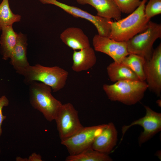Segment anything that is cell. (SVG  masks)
<instances>
[{"instance_id":"6da1fadb","label":"cell","mask_w":161,"mask_h":161,"mask_svg":"<svg viewBox=\"0 0 161 161\" xmlns=\"http://www.w3.org/2000/svg\"><path fill=\"white\" fill-rule=\"evenodd\" d=\"M147 1L142 0L137 8L126 18L117 21H109L111 31L109 37L117 41L126 42L145 30L150 20L145 13Z\"/></svg>"},{"instance_id":"7a4b0ae2","label":"cell","mask_w":161,"mask_h":161,"mask_svg":"<svg viewBox=\"0 0 161 161\" xmlns=\"http://www.w3.org/2000/svg\"><path fill=\"white\" fill-rule=\"evenodd\" d=\"M148 87L145 81L123 80L112 84H104L103 89L110 100L131 105L143 98Z\"/></svg>"},{"instance_id":"3957f363","label":"cell","mask_w":161,"mask_h":161,"mask_svg":"<svg viewBox=\"0 0 161 161\" xmlns=\"http://www.w3.org/2000/svg\"><path fill=\"white\" fill-rule=\"evenodd\" d=\"M29 84L31 106L41 113L48 121L54 120L62 104L52 96L51 87L40 82L33 81Z\"/></svg>"},{"instance_id":"277c9868","label":"cell","mask_w":161,"mask_h":161,"mask_svg":"<svg viewBox=\"0 0 161 161\" xmlns=\"http://www.w3.org/2000/svg\"><path fill=\"white\" fill-rule=\"evenodd\" d=\"M68 75L66 71L59 66L47 67L37 64L30 65L23 76L26 83L39 81L50 86L55 92L64 87Z\"/></svg>"},{"instance_id":"5b68a950","label":"cell","mask_w":161,"mask_h":161,"mask_svg":"<svg viewBox=\"0 0 161 161\" xmlns=\"http://www.w3.org/2000/svg\"><path fill=\"white\" fill-rule=\"evenodd\" d=\"M161 37V24L150 20L145 30L126 42L128 52L129 54L141 56L145 59H149L154 51V43Z\"/></svg>"},{"instance_id":"8992f818","label":"cell","mask_w":161,"mask_h":161,"mask_svg":"<svg viewBox=\"0 0 161 161\" xmlns=\"http://www.w3.org/2000/svg\"><path fill=\"white\" fill-rule=\"evenodd\" d=\"M54 120L61 141L73 136L84 127L79 120L78 111L69 103L62 104Z\"/></svg>"},{"instance_id":"52a82bcc","label":"cell","mask_w":161,"mask_h":161,"mask_svg":"<svg viewBox=\"0 0 161 161\" xmlns=\"http://www.w3.org/2000/svg\"><path fill=\"white\" fill-rule=\"evenodd\" d=\"M144 107L146 113L144 117L133 121L129 125H124L122 127V136L120 143L126 131L135 125L140 126L143 129L138 139V144L140 146L161 131V113L153 111L148 106H144Z\"/></svg>"},{"instance_id":"ba28073f","label":"cell","mask_w":161,"mask_h":161,"mask_svg":"<svg viewBox=\"0 0 161 161\" xmlns=\"http://www.w3.org/2000/svg\"><path fill=\"white\" fill-rule=\"evenodd\" d=\"M107 124L83 127L71 137L61 141L70 155L78 154L92 147L96 137L101 132Z\"/></svg>"},{"instance_id":"9c48e42d","label":"cell","mask_w":161,"mask_h":161,"mask_svg":"<svg viewBox=\"0 0 161 161\" xmlns=\"http://www.w3.org/2000/svg\"><path fill=\"white\" fill-rule=\"evenodd\" d=\"M38 0L43 4H52L56 6L74 17L87 20L95 26L99 35L109 37L111 31V26L109 21L112 20L92 15L79 8L68 5L56 0Z\"/></svg>"},{"instance_id":"30bf717a","label":"cell","mask_w":161,"mask_h":161,"mask_svg":"<svg viewBox=\"0 0 161 161\" xmlns=\"http://www.w3.org/2000/svg\"><path fill=\"white\" fill-rule=\"evenodd\" d=\"M144 71L148 89L157 96L161 93V44L154 50L151 57L145 59Z\"/></svg>"},{"instance_id":"8fae6325","label":"cell","mask_w":161,"mask_h":161,"mask_svg":"<svg viewBox=\"0 0 161 161\" xmlns=\"http://www.w3.org/2000/svg\"><path fill=\"white\" fill-rule=\"evenodd\" d=\"M92 44L95 50L108 55L116 63H121L129 54L127 42L117 41L97 34L93 37Z\"/></svg>"},{"instance_id":"7c38bea8","label":"cell","mask_w":161,"mask_h":161,"mask_svg":"<svg viewBox=\"0 0 161 161\" xmlns=\"http://www.w3.org/2000/svg\"><path fill=\"white\" fill-rule=\"evenodd\" d=\"M27 41L25 35L21 32L18 33L16 44L10 58L16 72L22 75L30 66L27 57Z\"/></svg>"},{"instance_id":"4fadbf2b","label":"cell","mask_w":161,"mask_h":161,"mask_svg":"<svg viewBox=\"0 0 161 161\" xmlns=\"http://www.w3.org/2000/svg\"><path fill=\"white\" fill-rule=\"evenodd\" d=\"M117 136V131L114 125L110 122L96 137L92 148L98 152L109 154L116 145Z\"/></svg>"},{"instance_id":"5bb4252c","label":"cell","mask_w":161,"mask_h":161,"mask_svg":"<svg viewBox=\"0 0 161 161\" xmlns=\"http://www.w3.org/2000/svg\"><path fill=\"white\" fill-rule=\"evenodd\" d=\"M80 4H88L97 10V15L111 20H118L121 18L122 13L114 0H76Z\"/></svg>"},{"instance_id":"9a60e30c","label":"cell","mask_w":161,"mask_h":161,"mask_svg":"<svg viewBox=\"0 0 161 161\" xmlns=\"http://www.w3.org/2000/svg\"><path fill=\"white\" fill-rule=\"evenodd\" d=\"M62 41L73 50L90 47L89 39L82 30L76 27H68L61 34Z\"/></svg>"},{"instance_id":"2e32d148","label":"cell","mask_w":161,"mask_h":161,"mask_svg":"<svg viewBox=\"0 0 161 161\" xmlns=\"http://www.w3.org/2000/svg\"><path fill=\"white\" fill-rule=\"evenodd\" d=\"M72 58V69L76 72L89 69L95 65L97 60L95 50L91 47L74 50Z\"/></svg>"},{"instance_id":"e0dca14e","label":"cell","mask_w":161,"mask_h":161,"mask_svg":"<svg viewBox=\"0 0 161 161\" xmlns=\"http://www.w3.org/2000/svg\"><path fill=\"white\" fill-rule=\"evenodd\" d=\"M106 69L109 78L113 82L123 80H139L131 69L122 63L114 61L108 66Z\"/></svg>"},{"instance_id":"ac0fdd59","label":"cell","mask_w":161,"mask_h":161,"mask_svg":"<svg viewBox=\"0 0 161 161\" xmlns=\"http://www.w3.org/2000/svg\"><path fill=\"white\" fill-rule=\"evenodd\" d=\"M0 44L3 59L10 58L17 41L18 33L14 30L12 26H7L1 30Z\"/></svg>"},{"instance_id":"d6986e66","label":"cell","mask_w":161,"mask_h":161,"mask_svg":"<svg viewBox=\"0 0 161 161\" xmlns=\"http://www.w3.org/2000/svg\"><path fill=\"white\" fill-rule=\"evenodd\" d=\"M112 159L108 154H103L93 149L92 147L75 155H70L65 159L66 161H112Z\"/></svg>"},{"instance_id":"ffe728a7","label":"cell","mask_w":161,"mask_h":161,"mask_svg":"<svg viewBox=\"0 0 161 161\" xmlns=\"http://www.w3.org/2000/svg\"><path fill=\"white\" fill-rule=\"evenodd\" d=\"M145 59L139 55L129 54L122 60L121 63L131 69L137 76L139 80L145 81V77L144 71Z\"/></svg>"},{"instance_id":"44dd1931","label":"cell","mask_w":161,"mask_h":161,"mask_svg":"<svg viewBox=\"0 0 161 161\" xmlns=\"http://www.w3.org/2000/svg\"><path fill=\"white\" fill-rule=\"evenodd\" d=\"M21 16L14 13L11 10L9 0H2L0 4V30L12 26L15 22L20 21Z\"/></svg>"},{"instance_id":"7402d4cb","label":"cell","mask_w":161,"mask_h":161,"mask_svg":"<svg viewBox=\"0 0 161 161\" xmlns=\"http://www.w3.org/2000/svg\"><path fill=\"white\" fill-rule=\"evenodd\" d=\"M121 12L130 14L140 5L141 0H114Z\"/></svg>"},{"instance_id":"603a6c76","label":"cell","mask_w":161,"mask_h":161,"mask_svg":"<svg viewBox=\"0 0 161 161\" xmlns=\"http://www.w3.org/2000/svg\"><path fill=\"white\" fill-rule=\"evenodd\" d=\"M145 15L150 20L152 17L161 13V0H149L145 8Z\"/></svg>"},{"instance_id":"cb8c5ba5","label":"cell","mask_w":161,"mask_h":161,"mask_svg":"<svg viewBox=\"0 0 161 161\" xmlns=\"http://www.w3.org/2000/svg\"><path fill=\"white\" fill-rule=\"evenodd\" d=\"M9 104V100L6 96L3 95L0 97V136L2 132L1 128L2 123L6 118V116L3 114L2 109L4 107L7 106Z\"/></svg>"},{"instance_id":"d4e9b609","label":"cell","mask_w":161,"mask_h":161,"mask_svg":"<svg viewBox=\"0 0 161 161\" xmlns=\"http://www.w3.org/2000/svg\"><path fill=\"white\" fill-rule=\"evenodd\" d=\"M41 156L35 153H33L29 156L28 161H42Z\"/></svg>"},{"instance_id":"484cf974","label":"cell","mask_w":161,"mask_h":161,"mask_svg":"<svg viewBox=\"0 0 161 161\" xmlns=\"http://www.w3.org/2000/svg\"><path fill=\"white\" fill-rule=\"evenodd\" d=\"M16 160L17 161H28V158H22L18 157H17Z\"/></svg>"},{"instance_id":"4316f807","label":"cell","mask_w":161,"mask_h":161,"mask_svg":"<svg viewBox=\"0 0 161 161\" xmlns=\"http://www.w3.org/2000/svg\"><path fill=\"white\" fill-rule=\"evenodd\" d=\"M160 103H161V100H158L157 101V104L159 105L160 106Z\"/></svg>"},{"instance_id":"83f0119b","label":"cell","mask_w":161,"mask_h":161,"mask_svg":"<svg viewBox=\"0 0 161 161\" xmlns=\"http://www.w3.org/2000/svg\"><path fill=\"white\" fill-rule=\"evenodd\" d=\"M1 151L0 148V153H1Z\"/></svg>"}]
</instances>
